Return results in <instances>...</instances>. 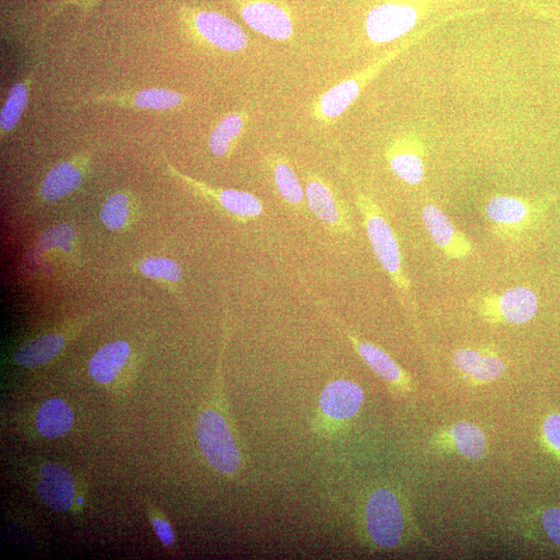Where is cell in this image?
Segmentation results:
<instances>
[{
	"mask_svg": "<svg viewBox=\"0 0 560 560\" xmlns=\"http://www.w3.org/2000/svg\"><path fill=\"white\" fill-rule=\"evenodd\" d=\"M416 11L406 5L383 4L368 15L366 28L371 41L388 43L412 30L417 22Z\"/></svg>",
	"mask_w": 560,
	"mask_h": 560,
	"instance_id": "cell-11",
	"label": "cell"
},
{
	"mask_svg": "<svg viewBox=\"0 0 560 560\" xmlns=\"http://www.w3.org/2000/svg\"><path fill=\"white\" fill-rule=\"evenodd\" d=\"M74 232L68 227L56 228L44 235L41 239L42 247H62L65 251H69L72 246V241L74 239Z\"/></svg>",
	"mask_w": 560,
	"mask_h": 560,
	"instance_id": "cell-30",
	"label": "cell"
},
{
	"mask_svg": "<svg viewBox=\"0 0 560 560\" xmlns=\"http://www.w3.org/2000/svg\"><path fill=\"white\" fill-rule=\"evenodd\" d=\"M364 522L372 542L379 548L400 545L405 532V514L399 496L386 488L374 491L364 509Z\"/></svg>",
	"mask_w": 560,
	"mask_h": 560,
	"instance_id": "cell-4",
	"label": "cell"
},
{
	"mask_svg": "<svg viewBox=\"0 0 560 560\" xmlns=\"http://www.w3.org/2000/svg\"><path fill=\"white\" fill-rule=\"evenodd\" d=\"M82 180V160H70L56 164L41 184L42 199L48 203L58 202L78 189Z\"/></svg>",
	"mask_w": 560,
	"mask_h": 560,
	"instance_id": "cell-19",
	"label": "cell"
},
{
	"mask_svg": "<svg viewBox=\"0 0 560 560\" xmlns=\"http://www.w3.org/2000/svg\"><path fill=\"white\" fill-rule=\"evenodd\" d=\"M65 343L61 333L45 334L20 347L14 359L22 367L43 366L63 350Z\"/></svg>",
	"mask_w": 560,
	"mask_h": 560,
	"instance_id": "cell-25",
	"label": "cell"
},
{
	"mask_svg": "<svg viewBox=\"0 0 560 560\" xmlns=\"http://www.w3.org/2000/svg\"><path fill=\"white\" fill-rule=\"evenodd\" d=\"M196 436L203 456L216 471L233 475L239 470V447L221 412L213 408L202 411L196 424Z\"/></svg>",
	"mask_w": 560,
	"mask_h": 560,
	"instance_id": "cell-3",
	"label": "cell"
},
{
	"mask_svg": "<svg viewBox=\"0 0 560 560\" xmlns=\"http://www.w3.org/2000/svg\"><path fill=\"white\" fill-rule=\"evenodd\" d=\"M542 523L549 539L560 546V509H547L543 513Z\"/></svg>",
	"mask_w": 560,
	"mask_h": 560,
	"instance_id": "cell-31",
	"label": "cell"
},
{
	"mask_svg": "<svg viewBox=\"0 0 560 560\" xmlns=\"http://www.w3.org/2000/svg\"><path fill=\"white\" fill-rule=\"evenodd\" d=\"M356 203L376 258L392 284L402 294H408L411 284L403 269L402 252L394 231L379 206L368 195L359 193Z\"/></svg>",
	"mask_w": 560,
	"mask_h": 560,
	"instance_id": "cell-1",
	"label": "cell"
},
{
	"mask_svg": "<svg viewBox=\"0 0 560 560\" xmlns=\"http://www.w3.org/2000/svg\"><path fill=\"white\" fill-rule=\"evenodd\" d=\"M305 198L314 214L332 231H350L343 208L332 187L317 175H308L305 182Z\"/></svg>",
	"mask_w": 560,
	"mask_h": 560,
	"instance_id": "cell-14",
	"label": "cell"
},
{
	"mask_svg": "<svg viewBox=\"0 0 560 560\" xmlns=\"http://www.w3.org/2000/svg\"><path fill=\"white\" fill-rule=\"evenodd\" d=\"M249 124L247 111H235L222 118L209 138V148L217 157L229 156L239 144Z\"/></svg>",
	"mask_w": 560,
	"mask_h": 560,
	"instance_id": "cell-20",
	"label": "cell"
},
{
	"mask_svg": "<svg viewBox=\"0 0 560 560\" xmlns=\"http://www.w3.org/2000/svg\"><path fill=\"white\" fill-rule=\"evenodd\" d=\"M188 102L183 94L166 89H146L136 92L104 94L84 100V104H110L146 110H173Z\"/></svg>",
	"mask_w": 560,
	"mask_h": 560,
	"instance_id": "cell-15",
	"label": "cell"
},
{
	"mask_svg": "<svg viewBox=\"0 0 560 560\" xmlns=\"http://www.w3.org/2000/svg\"><path fill=\"white\" fill-rule=\"evenodd\" d=\"M168 167L177 178L181 179L194 192L202 195L207 201L213 202L221 210L240 222L246 223L255 220L264 212V206L255 194L236 189H215L180 174L172 166Z\"/></svg>",
	"mask_w": 560,
	"mask_h": 560,
	"instance_id": "cell-9",
	"label": "cell"
},
{
	"mask_svg": "<svg viewBox=\"0 0 560 560\" xmlns=\"http://www.w3.org/2000/svg\"><path fill=\"white\" fill-rule=\"evenodd\" d=\"M139 270L149 278L164 279L171 283H179L182 279V269L180 265L171 259H146L139 264Z\"/></svg>",
	"mask_w": 560,
	"mask_h": 560,
	"instance_id": "cell-28",
	"label": "cell"
},
{
	"mask_svg": "<svg viewBox=\"0 0 560 560\" xmlns=\"http://www.w3.org/2000/svg\"><path fill=\"white\" fill-rule=\"evenodd\" d=\"M180 16L185 31L196 44L226 53H239L248 47L249 40L242 27L222 13L182 8Z\"/></svg>",
	"mask_w": 560,
	"mask_h": 560,
	"instance_id": "cell-2",
	"label": "cell"
},
{
	"mask_svg": "<svg viewBox=\"0 0 560 560\" xmlns=\"http://www.w3.org/2000/svg\"><path fill=\"white\" fill-rule=\"evenodd\" d=\"M409 45L387 53L381 60L356 75L335 84L312 105V118L323 125H331L340 119L359 97L364 87Z\"/></svg>",
	"mask_w": 560,
	"mask_h": 560,
	"instance_id": "cell-5",
	"label": "cell"
},
{
	"mask_svg": "<svg viewBox=\"0 0 560 560\" xmlns=\"http://www.w3.org/2000/svg\"><path fill=\"white\" fill-rule=\"evenodd\" d=\"M75 422L72 408L62 399L44 402L36 416L38 432L46 438H60L68 434Z\"/></svg>",
	"mask_w": 560,
	"mask_h": 560,
	"instance_id": "cell-22",
	"label": "cell"
},
{
	"mask_svg": "<svg viewBox=\"0 0 560 560\" xmlns=\"http://www.w3.org/2000/svg\"><path fill=\"white\" fill-rule=\"evenodd\" d=\"M387 160L391 171L402 181L418 185L425 178V162L422 149L409 138H399L387 150Z\"/></svg>",
	"mask_w": 560,
	"mask_h": 560,
	"instance_id": "cell-18",
	"label": "cell"
},
{
	"mask_svg": "<svg viewBox=\"0 0 560 560\" xmlns=\"http://www.w3.org/2000/svg\"><path fill=\"white\" fill-rule=\"evenodd\" d=\"M481 318L493 325H523L539 311V298L529 287L518 286L501 294H488L476 304Z\"/></svg>",
	"mask_w": 560,
	"mask_h": 560,
	"instance_id": "cell-7",
	"label": "cell"
},
{
	"mask_svg": "<svg viewBox=\"0 0 560 560\" xmlns=\"http://www.w3.org/2000/svg\"><path fill=\"white\" fill-rule=\"evenodd\" d=\"M149 517L160 542L166 548H172L175 545V534L170 522L158 511L152 509Z\"/></svg>",
	"mask_w": 560,
	"mask_h": 560,
	"instance_id": "cell-29",
	"label": "cell"
},
{
	"mask_svg": "<svg viewBox=\"0 0 560 560\" xmlns=\"http://www.w3.org/2000/svg\"><path fill=\"white\" fill-rule=\"evenodd\" d=\"M364 402V392L355 382L335 380L326 385L320 397L322 415L331 422L344 423L357 415Z\"/></svg>",
	"mask_w": 560,
	"mask_h": 560,
	"instance_id": "cell-13",
	"label": "cell"
},
{
	"mask_svg": "<svg viewBox=\"0 0 560 560\" xmlns=\"http://www.w3.org/2000/svg\"><path fill=\"white\" fill-rule=\"evenodd\" d=\"M34 77L35 71H32L11 88L2 112H0V135H2V138H5L18 126L28 102H30Z\"/></svg>",
	"mask_w": 560,
	"mask_h": 560,
	"instance_id": "cell-24",
	"label": "cell"
},
{
	"mask_svg": "<svg viewBox=\"0 0 560 560\" xmlns=\"http://www.w3.org/2000/svg\"><path fill=\"white\" fill-rule=\"evenodd\" d=\"M40 500L58 513L70 512L77 499V485L73 473L62 464L46 462L36 478Z\"/></svg>",
	"mask_w": 560,
	"mask_h": 560,
	"instance_id": "cell-10",
	"label": "cell"
},
{
	"mask_svg": "<svg viewBox=\"0 0 560 560\" xmlns=\"http://www.w3.org/2000/svg\"><path fill=\"white\" fill-rule=\"evenodd\" d=\"M547 210V204L532 203L510 195H496L486 206L494 234L517 239L534 228Z\"/></svg>",
	"mask_w": 560,
	"mask_h": 560,
	"instance_id": "cell-6",
	"label": "cell"
},
{
	"mask_svg": "<svg viewBox=\"0 0 560 560\" xmlns=\"http://www.w3.org/2000/svg\"><path fill=\"white\" fill-rule=\"evenodd\" d=\"M130 353L129 344L123 341L103 346L90 361L91 376L100 384L114 382L125 367Z\"/></svg>",
	"mask_w": 560,
	"mask_h": 560,
	"instance_id": "cell-21",
	"label": "cell"
},
{
	"mask_svg": "<svg viewBox=\"0 0 560 560\" xmlns=\"http://www.w3.org/2000/svg\"><path fill=\"white\" fill-rule=\"evenodd\" d=\"M451 439L456 450L465 458L480 460L484 457L487 447V438L478 426L461 422L451 429Z\"/></svg>",
	"mask_w": 560,
	"mask_h": 560,
	"instance_id": "cell-26",
	"label": "cell"
},
{
	"mask_svg": "<svg viewBox=\"0 0 560 560\" xmlns=\"http://www.w3.org/2000/svg\"><path fill=\"white\" fill-rule=\"evenodd\" d=\"M349 340L361 359L375 374L391 385L408 389L410 377L394 358L380 347L361 341L353 334H349Z\"/></svg>",
	"mask_w": 560,
	"mask_h": 560,
	"instance_id": "cell-17",
	"label": "cell"
},
{
	"mask_svg": "<svg viewBox=\"0 0 560 560\" xmlns=\"http://www.w3.org/2000/svg\"><path fill=\"white\" fill-rule=\"evenodd\" d=\"M130 213V200L126 193L118 192L109 196L101 210V219L109 230L125 227Z\"/></svg>",
	"mask_w": 560,
	"mask_h": 560,
	"instance_id": "cell-27",
	"label": "cell"
},
{
	"mask_svg": "<svg viewBox=\"0 0 560 560\" xmlns=\"http://www.w3.org/2000/svg\"><path fill=\"white\" fill-rule=\"evenodd\" d=\"M238 8L251 30L273 41L292 39L294 24L291 14L276 0H238Z\"/></svg>",
	"mask_w": 560,
	"mask_h": 560,
	"instance_id": "cell-8",
	"label": "cell"
},
{
	"mask_svg": "<svg viewBox=\"0 0 560 560\" xmlns=\"http://www.w3.org/2000/svg\"><path fill=\"white\" fill-rule=\"evenodd\" d=\"M267 163L282 199L291 207L300 209L304 202V191L288 159L282 155H270Z\"/></svg>",
	"mask_w": 560,
	"mask_h": 560,
	"instance_id": "cell-23",
	"label": "cell"
},
{
	"mask_svg": "<svg viewBox=\"0 0 560 560\" xmlns=\"http://www.w3.org/2000/svg\"><path fill=\"white\" fill-rule=\"evenodd\" d=\"M454 363L465 379L476 384L494 382L506 371L503 360L490 350L460 349L454 355Z\"/></svg>",
	"mask_w": 560,
	"mask_h": 560,
	"instance_id": "cell-16",
	"label": "cell"
},
{
	"mask_svg": "<svg viewBox=\"0 0 560 560\" xmlns=\"http://www.w3.org/2000/svg\"><path fill=\"white\" fill-rule=\"evenodd\" d=\"M544 436L548 444L560 454V415L553 414L547 417L543 426Z\"/></svg>",
	"mask_w": 560,
	"mask_h": 560,
	"instance_id": "cell-32",
	"label": "cell"
},
{
	"mask_svg": "<svg viewBox=\"0 0 560 560\" xmlns=\"http://www.w3.org/2000/svg\"><path fill=\"white\" fill-rule=\"evenodd\" d=\"M99 2L100 0H64L54 12L58 13L67 6H77L83 12H90Z\"/></svg>",
	"mask_w": 560,
	"mask_h": 560,
	"instance_id": "cell-33",
	"label": "cell"
},
{
	"mask_svg": "<svg viewBox=\"0 0 560 560\" xmlns=\"http://www.w3.org/2000/svg\"><path fill=\"white\" fill-rule=\"evenodd\" d=\"M422 217L429 235L447 259L461 261L470 256L471 242L442 210L427 205Z\"/></svg>",
	"mask_w": 560,
	"mask_h": 560,
	"instance_id": "cell-12",
	"label": "cell"
}]
</instances>
